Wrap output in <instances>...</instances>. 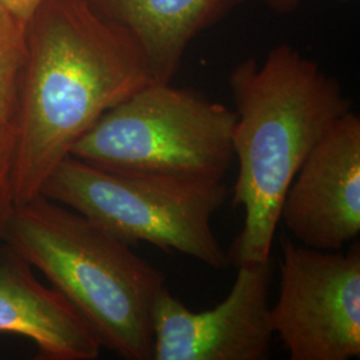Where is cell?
I'll return each mask as SVG.
<instances>
[{"label": "cell", "instance_id": "cell-8", "mask_svg": "<svg viewBox=\"0 0 360 360\" xmlns=\"http://www.w3.org/2000/svg\"><path fill=\"white\" fill-rule=\"evenodd\" d=\"M281 219L303 245L339 251L360 233V117L340 116L290 184Z\"/></svg>", "mask_w": 360, "mask_h": 360}, {"label": "cell", "instance_id": "cell-10", "mask_svg": "<svg viewBox=\"0 0 360 360\" xmlns=\"http://www.w3.org/2000/svg\"><path fill=\"white\" fill-rule=\"evenodd\" d=\"M89 1L136 40L154 82L169 83L193 39L248 0Z\"/></svg>", "mask_w": 360, "mask_h": 360}, {"label": "cell", "instance_id": "cell-11", "mask_svg": "<svg viewBox=\"0 0 360 360\" xmlns=\"http://www.w3.org/2000/svg\"><path fill=\"white\" fill-rule=\"evenodd\" d=\"M25 20L0 6V126L13 124L27 58Z\"/></svg>", "mask_w": 360, "mask_h": 360}, {"label": "cell", "instance_id": "cell-5", "mask_svg": "<svg viewBox=\"0 0 360 360\" xmlns=\"http://www.w3.org/2000/svg\"><path fill=\"white\" fill-rule=\"evenodd\" d=\"M235 119L198 91L153 82L101 116L70 155L123 174L223 179Z\"/></svg>", "mask_w": 360, "mask_h": 360}, {"label": "cell", "instance_id": "cell-1", "mask_svg": "<svg viewBox=\"0 0 360 360\" xmlns=\"http://www.w3.org/2000/svg\"><path fill=\"white\" fill-rule=\"evenodd\" d=\"M153 82L136 40L89 0H44L27 26L13 122L15 205L40 195L99 117Z\"/></svg>", "mask_w": 360, "mask_h": 360}, {"label": "cell", "instance_id": "cell-4", "mask_svg": "<svg viewBox=\"0 0 360 360\" xmlns=\"http://www.w3.org/2000/svg\"><path fill=\"white\" fill-rule=\"evenodd\" d=\"M223 179L135 175L65 158L40 195L70 207L126 243L146 242L199 260L214 270L230 264L212 230L227 198Z\"/></svg>", "mask_w": 360, "mask_h": 360}, {"label": "cell", "instance_id": "cell-9", "mask_svg": "<svg viewBox=\"0 0 360 360\" xmlns=\"http://www.w3.org/2000/svg\"><path fill=\"white\" fill-rule=\"evenodd\" d=\"M0 334L34 342L40 359L94 360L102 346L89 324L7 243L0 245Z\"/></svg>", "mask_w": 360, "mask_h": 360}, {"label": "cell", "instance_id": "cell-7", "mask_svg": "<svg viewBox=\"0 0 360 360\" xmlns=\"http://www.w3.org/2000/svg\"><path fill=\"white\" fill-rule=\"evenodd\" d=\"M271 262L238 266L229 296L215 309L193 311L166 287L153 311L151 360H263L269 358Z\"/></svg>", "mask_w": 360, "mask_h": 360}, {"label": "cell", "instance_id": "cell-3", "mask_svg": "<svg viewBox=\"0 0 360 360\" xmlns=\"http://www.w3.org/2000/svg\"><path fill=\"white\" fill-rule=\"evenodd\" d=\"M3 242L65 296L102 347L153 359V311L166 276L129 243L43 195L15 205Z\"/></svg>", "mask_w": 360, "mask_h": 360}, {"label": "cell", "instance_id": "cell-13", "mask_svg": "<svg viewBox=\"0 0 360 360\" xmlns=\"http://www.w3.org/2000/svg\"><path fill=\"white\" fill-rule=\"evenodd\" d=\"M43 1L44 0H0V6L28 23Z\"/></svg>", "mask_w": 360, "mask_h": 360}, {"label": "cell", "instance_id": "cell-6", "mask_svg": "<svg viewBox=\"0 0 360 360\" xmlns=\"http://www.w3.org/2000/svg\"><path fill=\"white\" fill-rule=\"evenodd\" d=\"M270 322L291 360L360 358V245L347 252L282 242Z\"/></svg>", "mask_w": 360, "mask_h": 360}, {"label": "cell", "instance_id": "cell-12", "mask_svg": "<svg viewBox=\"0 0 360 360\" xmlns=\"http://www.w3.org/2000/svg\"><path fill=\"white\" fill-rule=\"evenodd\" d=\"M13 147L15 131L13 124L0 126V245L8 219L15 208L13 191Z\"/></svg>", "mask_w": 360, "mask_h": 360}, {"label": "cell", "instance_id": "cell-2", "mask_svg": "<svg viewBox=\"0 0 360 360\" xmlns=\"http://www.w3.org/2000/svg\"><path fill=\"white\" fill-rule=\"evenodd\" d=\"M235 104L232 150L239 171L232 206L245 223L229 251L236 267L271 260L284 196L315 144L351 101L340 83L290 44L262 63L248 58L229 77Z\"/></svg>", "mask_w": 360, "mask_h": 360}, {"label": "cell", "instance_id": "cell-14", "mask_svg": "<svg viewBox=\"0 0 360 360\" xmlns=\"http://www.w3.org/2000/svg\"><path fill=\"white\" fill-rule=\"evenodd\" d=\"M340 1H349V0H340ZM272 13L278 15H288L295 11L300 4V0H266Z\"/></svg>", "mask_w": 360, "mask_h": 360}]
</instances>
